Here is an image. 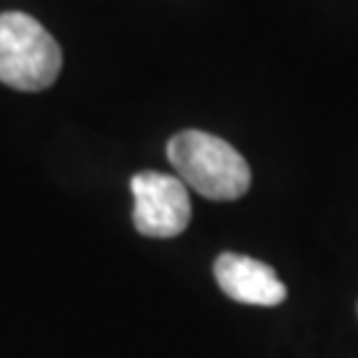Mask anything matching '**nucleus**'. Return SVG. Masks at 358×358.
Masks as SVG:
<instances>
[{
	"mask_svg": "<svg viewBox=\"0 0 358 358\" xmlns=\"http://www.w3.org/2000/svg\"><path fill=\"white\" fill-rule=\"evenodd\" d=\"M167 159L178 178L215 202H234L250 189V165L229 141L205 130H183L167 143Z\"/></svg>",
	"mask_w": 358,
	"mask_h": 358,
	"instance_id": "nucleus-1",
	"label": "nucleus"
},
{
	"mask_svg": "<svg viewBox=\"0 0 358 358\" xmlns=\"http://www.w3.org/2000/svg\"><path fill=\"white\" fill-rule=\"evenodd\" d=\"M62 72V48L29 13H0V83L16 90H45Z\"/></svg>",
	"mask_w": 358,
	"mask_h": 358,
	"instance_id": "nucleus-2",
	"label": "nucleus"
},
{
	"mask_svg": "<svg viewBox=\"0 0 358 358\" xmlns=\"http://www.w3.org/2000/svg\"><path fill=\"white\" fill-rule=\"evenodd\" d=\"M130 192L136 199L133 223L143 236L170 239L186 231L192 220V199L180 178L146 170L130 178Z\"/></svg>",
	"mask_w": 358,
	"mask_h": 358,
	"instance_id": "nucleus-3",
	"label": "nucleus"
},
{
	"mask_svg": "<svg viewBox=\"0 0 358 358\" xmlns=\"http://www.w3.org/2000/svg\"><path fill=\"white\" fill-rule=\"evenodd\" d=\"M213 271H215L217 287L236 303L273 308L287 300V287L279 279V273L263 260L223 252L217 255Z\"/></svg>",
	"mask_w": 358,
	"mask_h": 358,
	"instance_id": "nucleus-4",
	"label": "nucleus"
}]
</instances>
